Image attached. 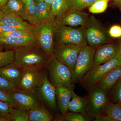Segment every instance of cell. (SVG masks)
<instances>
[{
    "label": "cell",
    "instance_id": "6da1fadb",
    "mask_svg": "<svg viewBox=\"0 0 121 121\" xmlns=\"http://www.w3.org/2000/svg\"><path fill=\"white\" fill-rule=\"evenodd\" d=\"M15 51L13 63L23 69L35 67H44L49 57L38 44Z\"/></svg>",
    "mask_w": 121,
    "mask_h": 121
},
{
    "label": "cell",
    "instance_id": "7a4b0ae2",
    "mask_svg": "<svg viewBox=\"0 0 121 121\" xmlns=\"http://www.w3.org/2000/svg\"><path fill=\"white\" fill-rule=\"evenodd\" d=\"M51 82L55 86H62L74 89L72 73L67 66L58 60L54 54L49 56L44 67Z\"/></svg>",
    "mask_w": 121,
    "mask_h": 121
},
{
    "label": "cell",
    "instance_id": "3957f363",
    "mask_svg": "<svg viewBox=\"0 0 121 121\" xmlns=\"http://www.w3.org/2000/svg\"><path fill=\"white\" fill-rule=\"evenodd\" d=\"M34 91L40 103L51 111H57L56 87L48 79L47 73L44 69Z\"/></svg>",
    "mask_w": 121,
    "mask_h": 121
},
{
    "label": "cell",
    "instance_id": "277c9868",
    "mask_svg": "<svg viewBox=\"0 0 121 121\" xmlns=\"http://www.w3.org/2000/svg\"><path fill=\"white\" fill-rule=\"evenodd\" d=\"M121 65V55L118 54L112 60L104 64L93 66L79 81V84L89 91L106 74Z\"/></svg>",
    "mask_w": 121,
    "mask_h": 121
},
{
    "label": "cell",
    "instance_id": "5b68a950",
    "mask_svg": "<svg viewBox=\"0 0 121 121\" xmlns=\"http://www.w3.org/2000/svg\"><path fill=\"white\" fill-rule=\"evenodd\" d=\"M56 25V21L53 20L35 26L33 32L39 47L49 56L53 54Z\"/></svg>",
    "mask_w": 121,
    "mask_h": 121
},
{
    "label": "cell",
    "instance_id": "8992f818",
    "mask_svg": "<svg viewBox=\"0 0 121 121\" xmlns=\"http://www.w3.org/2000/svg\"><path fill=\"white\" fill-rule=\"evenodd\" d=\"M96 48L86 45L80 50L72 73V80L74 84L79 82L93 66Z\"/></svg>",
    "mask_w": 121,
    "mask_h": 121
},
{
    "label": "cell",
    "instance_id": "52a82bcc",
    "mask_svg": "<svg viewBox=\"0 0 121 121\" xmlns=\"http://www.w3.org/2000/svg\"><path fill=\"white\" fill-rule=\"evenodd\" d=\"M89 92L86 112L90 118L95 121L104 111L108 100L107 94L95 86Z\"/></svg>",
    "mask_w": 121,
    "mask_h": 121
},
{
    "label": "cell",
    "instance_id": "ba28073f",
    "mask_svg": "<svg viewBox=\"0 0 121 121\" xmlns=\"http://www.w3.org/2000/svg\"><path fill=\"white\" fill-rule=\"evenodd\" d=\"M55 37L57 39V43L87 45L85 30L81 29L72 28L57 23Z\"/></svg>",
    "mask_w": 121,
    "mask_h": 121
},
{
    "label": "cell",
    "instance_id": "9c48e42d",
    "mask_svg": "<svg viewBox=\"0 0 121 121\" xmlns=\"http://www.w3.org/2000/svg\"><path fill=\"white\" fill-rule=\"evenodd\" d=\"M84 47L71 44H55L53 54L58 60L69 68L72 73L78 54Z\"/></svg>",
    "mask_w": 121,
    "mask_h": 121
},
{
    "label": "cell",
    "instance_id": "30bf717a",
    "mask_svg": "<svg viewBox=\"0 0 121 121\" xmlns=\"http://www.w3.org/2000/svg\"><path fill=\"white\" fill-rule=\"evenodd\" d=\"M44 68L35 67L24 69L22 75L16 84L17 90L34 91Z\"/></svg>",
    "mask_w": 121,
    "mask_h": 121
},
{
    "label": "cell",
    "instance_id": "8fae6325",
    "mask_svg": "<svg viewBox=\"0 0 121 121\" xmlns=\"http://www.w3.org/2000/svg\"><path fill=\"white\" fill-rule=\"evenodd\" d=\"M85 30L87 42L89 46L97 48L105 43L107 39L102 28L95 18H91Z\"/></svg>",
    "mask_w": 121,
    "mask_h": 121
},
{
    "label": "cell",
    "instance_id": "7c38bea8",
    "mask_svg": "<svg viewBox=\"0 0 121 121\" xmlns=\"http://www.w3.org/2000/svg\"><path fill=\"white\" fill-rule=\"evenodd\" d=\"M10 94L16 103V107L28 111L40 103L34 91L17 90Z\"/></svg>",
    "mask_w": 121,
    "mask_h": 121
},
{
    "label": "cell",
    "instance_id": "4fadbf2b",
    "mask_svg": "<svg viewBox=\"0 0 121 121\" xmlns=\"http://www.w3.org/2000/svg\"><path fill=\"white\" fill-rule=\"evenodd\" d=\"M37 44V39L34 34L16 38L0 37V45L12 50L27 47Z\"/></svg>",
    "mask_w": 121,
    "mask_h": 121
},
{
    "label": "cell",
    "instance_id": "5bb4252c",
    "mask_svg": "<svg viewBox=\"0 0 121 121\" xmlns=\"http://www.w3.org/2000/svg\"><path fill=\"white\" fill-rule=\"evenodd\" d=\"M87 13L75 10H69L67 13L56 21L58 24L72 27L84 26L89 21Z\"/></svg>",
    "mask_w": 121,
    "mask_h": 121
},
{
    "label": "cell",
    "instance_id": "9a60e30c",
    "mask_svg": "<svg viewBox=\"0 0 121 121\" xmlns=\"http://www.w3.org/2000/svg\"><path fill=\"white\" fill-rule=\"evenodd\" d=\"M118 54V47L112 44L102 45L96 48L93 66L101 65L114 58Z\"/></svg>",
    "mask_w": 121,
    "mask_h": 121
},
{
    "label": "cell",
    "instance_id": "2e32d148",
    "mask_svg": "<svg viewBox=\"0 0 121 121\" xmlns=\"http://www.w3.org/2000/svg\"><path fill=\"white\" fill-rule=\"evenodd\" d=\"M121 76V65L109 72L99 81L95 86L107 94Z\"/></svg>",
    "mask_w": 121,
    "mask_h": 121
},
{
    "label": "cell",
    "instance_id": "e0dca14e",
    "mask_svg": "<svg viewBox=\"0 0 121 121\" xmlns=\"http://www.w3.org/2000/svg\"><path fill=\"white\" fill-rule=\"evenodd\" d=\"M95 121H121V105L107 100L104 111Z\"/></svg>",
    "mask_w": 121,
    "mask_h": 121
},
{
    "label": "cell",
    "instance_id": "ac0fdd59",
    "mask_svg": "<svg viewBox=\"0 0 121 121\" xmlns=\"http://www.w3.org/2000/svg\"><path fill=\"white\" fill-rule=\"evenodd\" d=\"M18 15L10 13L5 15L0 20V24L15 27L20 29L30 31L33 33L35 26L24 21Z\"/></svg>",
    "mask_w": 121,
    "mask_h": 121
},
{
    "label": "cell",
    "instance_id": "d6986e66",
    "mask_svg": "<svg viewBox=\"0 0 121 121\" xmlns=\"http://www.w3.org/2000/svg\"><path fill=\"white\" fill-rule=\"evenodd\" d=\"M55 87L58 108L61 113L65 114L68 110L69 103L71 99V89L62 86Z\"/></svg>",
    "mask_w": 121,
    "mask_h": 121
},
{
    "label": "cell",
    "instance_id": "ffe728a7",
    "mask_svg": "<svg viewBox=\"0 0 121 121\" xmlns=\"http://www.w3.org/2000/svg\"><path fill=\"white\" fill-rule=\"evenodd\" d=\"M29 121H50L54 119L51 111L40 103L28 111Z\"/></svg>",
    "mask_w": 121,
    "mask_h": 121
},
{
    "label": "cell",
    "instance_id": "44dd1931",
    "mask_svg": "<svg viewBox=\"0 0 121 121\" xmlns=\"http://www.w3.org/2000/svg\"><path fill=\"white\" fill-rule=\"evenodd\" d=\"M24 69L13 62L0 68V76L16 84L22 75Z\"/></svg>",
    "mask_w": 121,
    "mask_h": 121
},
{
    "label": "cell",
    "instance_id": "7402d4cb",
    "mask_svg": "<svg viewBox=\"0 0 121 121\" xmlns=\"http://www.w3.org/2000/svg\"><path fill=\"white\" fill-rule=\"evenodd\" d=\"M35 2V26L55 20L44 1Z\"/></svg>",
    "mask_w": 121,
    "mask_h": 121
},
{
    "label": "cell",
    "instance_id": "603a6c76",
    "mask_svg": "<svg viewBox=\"0 0 121 121\" xmlns=\"http://www.w3.org/2000/svg\"><path fill=\"white\" fill-rule=\"evenodd\" d=\"M0 9L5 15L13 13L27 20L24 4L21 0H8L6 4Z\"/></svg>",
    "mask_w": 121,
    "mask_h": 121
},
{
    "label": "cell",
    "instance_id": "cb8c5ba5",
    "mask_svg": "<svg viewBox=\"0 0 121 121\" xmlns=\"http://www.w3.org/2000/svg\"><path fill=\"white\" fill-rule=\"evenodd\" d=\"M71 90V99L68 106V110L71 112L81 113L87 115L86 111V107L88 100V96L86 97H80L77 95L73 91Z\"/></svg>",
    "mask_w": 121,
    "mask_h": 121
},
{
    "label": "cell",
    "instance_id": "d4e9b609",
    "mask_svg": "<svg viewBox=\"0 0 121 121\" xmlns=\"http://www.w3.org/2000/svg\"><path fill=\"white\" fill-rule=\"evenodd\" d=\"M69 11V8L65 0H54L51 7L52 14L54 19H58Z\"/></svg>",
    "mask_w": 121,
    "mask_h": 121
},
{
    "label": "cell",
    "instance_id": "484cf974",
    "mask_svg": "<svg viewBox=\"0 0 121 121\" xmlns=\"http://www.w3.org/2000/svg\"><path fill=\"white\" fill-rule=\"evenodd\" d=\"M9 120L12 121H29L28 111L11 106L9 110Z\"/></svg>",
    "mask_w": 121,
    "mask_h": 121
},
{
    "label": "cell",
    "instance_id": "4316f807",
    "mask_svg": "<svg viewBox=\"0 0 121 121\" xmlns=\"http://www.w3.org/2000/svg\"><path fill=\"white\" fill-rule=\"evenodd\" d=\"M55 121H90L92 119L87 115L81 113L71 112L62 114L56 116L55 119Z\"/></svg>",
    "mask_w": 121,
    "mask_h": 121
},
{
    "label": "cell",
    "instance_id": "83f0119b",
    "mask_svg": "<svg viewBox=\"0 0 121 121\" xmlns=\"http://www.w3.org/2000/svg\"><path fill=\"white\" fill-rule=\"evenodd\" d=\"M24 7L27 20L30 24L35 26V16L36 2L34 0H21Z\"/></svg>",
    "mask_w": 121,
    "mask_h": 121
},
{
    "label": "cell",
    "instance_id": "f1b7e54d",
    "mask_svg": "<svg viewBox=\"0 0 121 121\" xmlns=\"http://www.w3.org/2000/svg\"><path fill=\"white\" fill-rule=\"evenodd\" d=\"M108 99L121 105V76L107 94Z\"/></svg>",
    "mask_w": 121,
    "mask_h": 121
},
{
    "label": "cell",
    "instance_id": "f546056e",
    "mask_svg": "<svg viewBox=\"0 0 121 121\" xmlns=\"http://www.w3.org/2000/svg\"><path fill=\"white\" fill-rule=\"evenodd\" d=\"M97 0H66L69 10L81 11L85 8L90 7Z\"/></svg>",
    "mask_w": 121,
    "mask_h": 121
},
{
    "label": "cell",
    "instance_id": "4dcf8cb0",
    "mask_svg": "<svg viewBox=\"0 0 121 121\" xmlns=\"http://www.w3.org/2000/svg\"><path fill=\"white\" fill-rule=\"evenodd\" d=\"M15 58V50L0 51V68L13 62Z\"/></svg>",
    "mask_w": 121,
    "mask_h": 121
},
{
    "label": "cell",
    "instance_id": "1f68e13d",
    "mask_svg": "<svg viewBox=\"0 0 121 121\" xmlns=\"http://www.w3.org/2000/svg\"><path fill=\"white\" fill-rule=\"evenodd\" d=\"M109 0H97L90 7L89 12L93 13L104 12L108 7Z\"/></svg>",
    "mask_w": 121,
    "mask_h": 121
},
{
    "label": "cell",
    "instance_id": "d6a6232c",
    "mask_svg": "<svg viewBox=\"0 0 121 121\" xmlns=\"http://www.w3.org/2000/svg\"><path fill=\"white\" fill-rule=\"evenodd\" d=\"M33 34H34V33L30 31L17 29L0 33V37L16 38L29 35Z\"/></svg>",
    "mask_w": 121,
    "mask_h": 121
},
{
    "label": "cell",
    "instance_id": "836d02e7",
    "mask_svg": "<svg viewBox=\"0 0 121 121\" xmlns=\"http://www.w3.org/2000/svg\"><path fill=\"white\" fill-rule=\"evenodd\" d=\"M0 90L9 93L17 90L16 84L0 76Z\"/></svg>",
    "mask_w": 121,
    "mask_h": 121
},
{
    "label": "cell",
    "instance_id": "e575fe53",
    "mask_svg": "<svg viewBox=\"0 0 121 121\" xmlns=\"http://www.w3.org/2000/svg\"><path fill=\"white\" fill-rule=\"evenodd\" d=\"M11 106L9 104L0 101V118L3 121L9 120V110Z\"/></svg>",
    "mask_w": 121,
    "mask_h": 121
},
{
    "label": "cell",
    "instance_id": "d590c367",
    "mask_svg": "<svg viewBox=\"0 0 121 121\" xmlns=\"http://www.w3.org/2000/svg\"><path fill=\"white\" fill-rule=\"evenodd\" d=\"M0 101L6 103L13 107H16L15 102L11 97L10 93L0 90Z\"/></svg>",
    "mask_w": 121,
    "mask_h": 121
},
{
    "label": "cell",
    "instance_id": "8d00e7d4",
    "mask_svg": "<svg viewBox=\"0 0 121 121\" xmlns=\"http://www.w3.org/2000/svg\"><path fill=\"white\" fill-rule=\"evenodd\" d=\"M110 37L113 38L121 37V26L118 25H114L111 26L108 31Z\"/></svg>",
    "mask_w": 121,
    "mask_h": 121
},
{
    "label": "cell",
    "instance_id": "74e56055",
    "mask_svg": "<svg viewBox=\"0 0 121 121\" xmlns=\"http://www.w3.org/2000/svg\"><path fill=\"white\" fill-rule=\"evenodd\" d=\"M17 29H20L15 27L0 24V33L7 32L13 30H17Z\"/></svg>",
    "mask_w": 121,
    "mask_h": 121
},
{
    "label": "cell",
    "instance_id": "f35d334b",
    "mask_svg": "<svg viewBox=\"0 0 121 121\" xmlns=\"http://www.w3.org/2000/svg\"><path fill=\"white\" fill-rule=\"evenodd\" d=\"M54 0H44V1L47 5L48 8L49 10H51L52 4Z\"/></svg>",
    "mask_w": 121,
    "mask_h": 121
},
{
    "label": "cell",
    "instance_id": "ab89813d",
    "mask_svg": "<svg viewBox=\"0 0 121 121\" xmlns=\"http://www.w3.org/2000/svg\"><path fill=\"white\" fill-rule=\"evenodd\" d=\"M8 0H0V9L7 4Z\"/></svg>",
    "mask_w": 121,
    "mask_h": 121
},
{
    "label": "cell",
    "instance_id": "60d3db41",
    "mask_svg": "<svg viewBox=\"0 0 121 121\" xmlns=\"http://www.w3.org/2000/svg\"><path fill=\"white\" fill-rule=\"evenodd\" d=\"M5 15L3 12L1 11V10L0 9V20L1 19L4 17V16Z\"/></svg>",
    "mask_w": 121,
    "mask_h": 121
},
{
    "label": "cell",
    "instance_id": "b9f144b4",
    "mask_svg": "<svg viewBox=\"0 0 121 121\" xmlns=\"http://www.w3.org/2000/svg\"><path fill=\"white\" fill-rule=\"evenodd\" d=\"M118 53L121 55V45L118 47Z\"/></svg>",
    "mask_w": 121,
    "mask_h": 121
},
{
    "label": "cell",
    "instance_id": "7bdbcfd3",
    "mask_svg": "<svg viewBox=\"0 0 121 121\" xmlns=\"http://www.w3.org/2000/svg\"><path fill=\"white\" fill-rule=\"evenodd\" d=\"M35 2H40V1H43L44 0H34Z\"/></svg>",
    "mask_w": 121,
    "mask_h": 121
},
{
    "label": "cell",
    "instance_id": "ee69618b",
    "mask_svg": "<svg viewBox=\"0 0 121 121\" xmlns=\"http://www.w3.org/2000/svg\"><path fill=\"white\" fill-rule=\"evenodd\" d=\"M116 2H118V3H119L120 2H121V0H114Z\"/></svg>",
    "mask_w": 121,
    "mask_h": 121
},
{
    "label": "cell",
    "instance_id": "f6af8a7d",
    "mask_svg": "<svg viewBox=\"0 0 121 121\" xmlns=\"http://www.w3.org/2000/svg\"><path fill=\"white\" fill-rule=\"evenodd\" d=\"M2 47L1 45H0V51H2Z\"/></svg>",
    "mask_w": 121,
    "mask_h": 121
},
{
    "label": "cell",
    "instance_id": "bcb514c9",
    "mask_svg": "<svg viewBox=\"0 0 121 121\" xmlns=\"http://www.w3.org/2000/svg\"><path fill=\"white\" fill-rule=\"evenodd\" d=\"M119 7H120V8H121V2L119 3Z\"/></svg>",
    "mask_w": 121,
    "mask_h": 121
},
{
    "label": "cell",
    "instance_id": "7dc6e473",
    "mask_svg": "<svg viewBox=\"0 0 121 121\" xmlns=\"http://www.w3.org/2000/svg\"><path fill=\"white\" fill-rule=\"evenodd\" d=\"M0 121H3V120L2 119H1L0 118Z\"/></svg>",
    "mask_w": 121,
    "mask_h": 121
},
{
    "label": "cell",
    "instance_id": "c3c4849f",
    "mask_svg": "<svg viewBox=\"0 0 121 121\" xmlns=\"http://www.w3.org/2000/svg\"></svg>",
    "mask_w": 121,
    "mask_h": 121
}]
</instances>
